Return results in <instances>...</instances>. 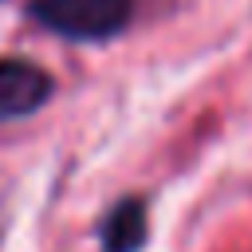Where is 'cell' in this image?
Masks as SVG:
<instances>
[{
	"mask_svg": "<svg viewBox=\"0 0 252 252\" xmlns=\"http://www.w3.org/2000/svg\"><path fill=\"white\" fill-rule=\"evenodd\" d=\"M32 12L67 39H106L126 28L134 0H35Z\"/></svg>",
	"mask_w": 252,
	"mask_h": 252,
	"instance_id": "1",
	"label": "cell"
},
{
	"mask_svg": "<svg viewBox=\"0 0 252 252\" xmlns=\"http://www.w3.org/2000/svg\"><path fill=\"white\" fill-rule=\"evenodd\" d=\"M51 94V75L39 71L35 63L24 59H4L0 63V126L28 118L32 110H39Z\"/></svg>",
	"mask_w": 252,
	"mask_h": 252,
	"instance_id": "2",
	"label": "cell"
},
{
	"mask_svg": "<svg viewBox=\"0 0 252 252\" xmlns=\"http://www.w3.org/2000/svg\"><path fill=\"white\" fill-rule=\"evenodd\" d=\"M150 236V209L142 197H122L98 224L102 252H142Z\"/></svg>",
	"mask_w": 252,
	"mask_h": 252,
	"instance_id": "3",
	"label": "cell"
}]
</instances>
